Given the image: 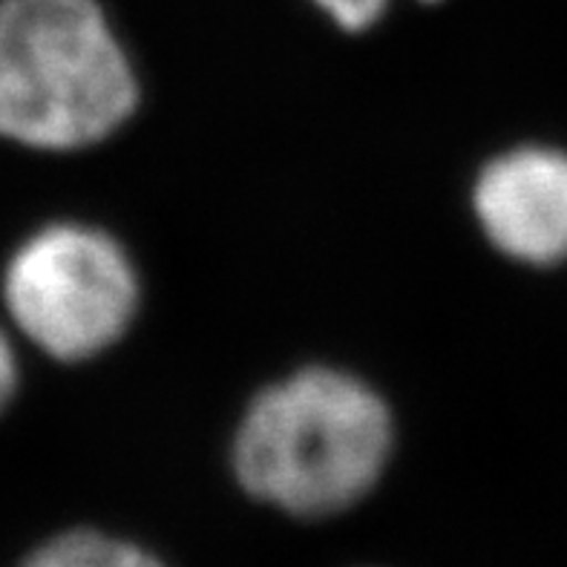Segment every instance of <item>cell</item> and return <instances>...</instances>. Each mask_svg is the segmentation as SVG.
<instances>
[{
  "label": "cell",
  "instance_id": "2",
  "mask_svg": "<svg viewBox=\"0 0 567 567\" xmlns=\"http://www.w3.org/2000/svg\"><path fill=\"white\" fill-rule=\"evenodd\" d=\"M138 79L95 0H0V136L38 151L110 138Z\"/></svg>",
  "mask_w": 567,
  "mask_h": 567
},
{
  "label": "cell",
  "instance_id": "6",
  "mask_svg": "<svg viewBox=\"0 0 567 567\" xmlns=\"http://www.w3.org/2000/svg\"><path fill=\"white\" fill-rule=\"evenodd\" d=\"M346 32H363L386 12L389 0H311Z\"/></svg>",
  "mask_w": 567,
  "mask_h": 567
},
{
  "label": "cell",
  "instance_id": "5",
  "mask_svg": "<svg viewBox=\"0 0 567 567\" xmlns=\"http://www.w3.org/2000/svg\"><path fill=\"white\" fill-rule=\"evenodd\" d=\"M23 567H162L151 554L127 545L122 539L95 530H70L55 536Z\"/></svg>",
  "mask_w": 567,
  "mask_h": 567
},
{
  "label": "cell",
  "instance_id": "1",
  "mask_svg": "<svg viewBox=\"0 0 567 567\" xmlns=\"http://www.w3.org/2000/svg\"><path fill=\"white\" fill-rule=\"evenodd\" d=\"M392 441V412L369 383L340 369H302L245 410L234 470L259 502L331 516L378 484Z\"/></svg>",
  "mask_w": 567,
  "mask_h": 567
},
{
  "label": "cell",
  "instance_id": "3",
  "mask_svg": "<svg viewBox=\"0 0 567 567\" xmlns=\"http://www.w3.org/2000/svg\"><path fill=\"white\" fill-rule=\"evenodd\" d=\"M7 309L55 360H86L122 340L138 309V277L110 234L79 223L38 230L9 259Z\"/></svg>",
  "mask_w": 567,
  "mask_h": 567
},
{
  "label": "cell",
  "instance_id": "4",
  "mask_svg": "<svg viewBox=\"0 0 567 567\" xmlns=\"http://www.w3.org/2000/svg\"><path fill=\"white\" fill-rule=\"evenodd\" d=\"M475 219L504 257L554 266L567 257V156L516 147L496 156L473 187Z\"/></svg>",
  "mask_w": 567,
  "mask_h": 567
},
{
  "label": "cell",
  "instance_id": "7",
  "mask_svg": "<svg viewBox=\"0 0 567 567\" xmlns=\"http://www.w3.org/2000/svg\"><path fill=\"white\" fill-rule=\"evenodd\" d=\"M14 383H18V367H14V354L9 349L7 338L0 334V412L7 410V403L14 395Z\"/></svg>",
  "mask_w": 567,
  "mask_h": 567
},
{
  "label": "cell",
  "instance_id": "8",
  "mask_svg": "<svg viewBox=\"0 0 567 567\" xmlns=\"http://www.w3.org/2000/svg\"><path fill=\"white\" fill-rule=\"evenodd\" d=\"M426 3H430V0H426Z\"/></svg>",
  "mask_w": 567,
  "mask_h": 567
}]
</instances>
